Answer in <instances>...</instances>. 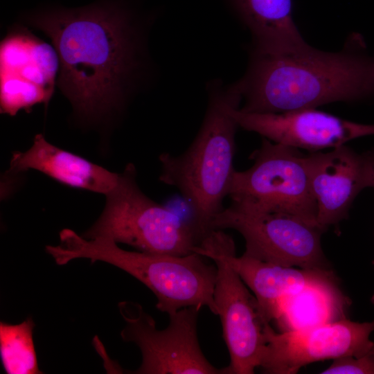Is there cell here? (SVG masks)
<instances>
[{
	"instance_id": "6da1fadb",
	"label": "cell",
	"mask_w": 374,
	"mask_h": 374,
	"mask_svg": "<svg viewBox=\"0 0 374 374\" xmlns=\"http://www.w3.org/2000/svg\"><path fill=\"white\" fill-rule=\"evenodd\" d=\"M28 24L51 40L57 85L75 114L98 122L121 112L137 87L145 60L144 30L113 3L30 15Z\"/></svg>"
},
{
	"instance_id": "7a4b0ae2",
	"label": "cell",
	"mask_w": 374,
	"mask_h": 374,
	"mask_svg": "<svg viewBox=\"0 0 374 374\" xmlns=\"http://www.w3.org/2000/svg\"><path fill=\"white\" fill-rule=\"evenodd\" d=\"M230 89L249 113H283L374 96V55L363 37L350 36L338 52L308 45L294 52L254 51L248 69Z\"/></svg>"
},
{
	"instance_id": "3957f363",
	"label": "cell",
	"mask_w": 374,
	"mask_h": 374,
	"mask_svg": "<svg viewBox=\"0 0 374 374\" xmlns=\"http://www.w3.org/2000/svg\"><path fill=\"white\" fill-rule=\"evenodd\" d=\"M210 85L208 103L202 125L182 154L159 155V180L177 188L188 202L191 220L205 238L211 222L224 208L235 169V134L239 127L230 113L241 98L229 87Z\"/></svg>"
},
{
	"instance_id": "277c9868",
	"label": "cell",
	"mask_w": 374,
	"mask_h": 374,
	"mask_svg": "<svg viewBox=\"0 0 374 374\" xmlns=\"http://www.w3.org/2000/svg\"><path fill=\"white\" fill-rule=\"evenodd\" d=\"M59 236L57 245L46 247L58 265L78 258L105 262L143 283L157 297V308L168 315L189 306H206L218 314L213 298L217 267L201 254L178 256L126 251L111 238L87 239L69 229H62Z\"/></svg>"
},
{
	"instance_id": "5b68a950",
	"label": "cell",
	"mask_w": 374,
	"mask_h": 374,
	"mask_svg": "<svg viewBox=\"0 0 374 374\" xmlns=\"http://www.w3.org/2000/svg\"><path fill=\"white\" fill-rule=\"evenodd\" d=\"M96 222L82 234L87 239L105 237L138 251L183 256L194 253L204 240L191 219L180 215L148 197L128 163Z\"/></svg>"
},
{
	"instance_id": "8992f818",
	"label": "cell",
	"mask_w": 374,
	"mask_h": 374,
	"mask_svg": "<svg viewBox=\"0 0 374 374\" xmlns=\"http://www.w3.org/2000/svg\"><path fill=\"white\" fill-rule=\"evenodd\" d=\"M306 156L298 148L263 137L250 156L253 165L233 172L228 195L231 204L248 211L293 215L319 226Z\"/></svg>"
},
{
	"instance_id": "52a82bcc",
	"label": "cell",
	"mask_w": 374,
	"mask_h": 374,
	"mask_svg": "<svg viewBox=\"0 0 374 374\" xmlns=\"http://www.w3.org/2000/svg\"><path fill=\"white\" fill-rule=\"evenodd\" d=\"M119 312L125 322L121 337L134 343L142 355L136 374H224L203 354L197 337L200 308L189 306L168 315L169 323L158 330L154 318L138 303L122 301Z\"/></svg>"
},
{
	"instance_id": "ba28073f",
	"label": "cell",
	"mask_w": 374,
	"mask_h": 374,
	"mask_svg": "<svg viewBox=\"0 0 374 374\" xmlns=\"http://www.w3.org/2000/svg\"><path fill=\"white\" fill-rule=\"evenodd\" d=\"M212 230L233 229L245 240L244 254L283 266L329 269L321 247L325 231L290 214L248 211L233 204L211 222Z\"/></svg>"
},
{
	"instance_id": "9c48e42d",
	"label": "cell",
	"mask_w": 374,
	"mask_h": 374,
	"mask_svg": "<svg viewBox=\"0 0 374 374\" xmlns=\"http://www.w3.org/2000/svg\"><path fill=\"white\" fill-rule=\"evenodd\" d=\"M217 267L213 298L220 317L230 363L224 374H253L259 368L265 351L263 318L256 296L250 294L238 272L224 258L215 230H212L194 250Z\"/></svg>"
},
{
	"instance_id": "30bf717a",
	"label": "cell",
	"mask_w": 374,
	"mask_h": 374,
	"mask_svg": "<svg viewBox=\"0 0 374 374\" xmlns=\"http://www.w3.org/2000/svg\"><path fill=\"white\" fill-rule=\"evenodd\" d=\"M374 320L347 318L305 328L276 332L267 324L266 346L259 368L269 374H294L303 366L327 359L366 353L374 341Z\"/></svg>"
},
{
	"instance_id": "8fae6325",
	"label": "cell",
	"mask_w": 374,
	"mask_h": 374,
	"mask_svg": "<svg viewBox=\"0 0 374 374\" xmlns=\"http://www.w3.org/2000/svg\"><path fill=\"white\" fill-rule=\"evenodd\" d=\"M60 70L54 46L23 26H13L0 45L1 113L15 116L33 106L46 107Z\"/></svg>"
},
{
	"instance_id": "7c38bea8",
	"label": "cell",
	"mask_w": 374,
	"mask_h": 374,
	"mask_svg": "<svg viewBox=\"0 0 374 374\" xmlns=\"http://www.w3.org/2000/svg\"><path fill=\"white\" fill-rule=\"evenodd\" d=\"M230 113L245 130L310 152L332 149L355 139L374 135V124L350 121L316 108L283 113H249L234 105Z\"/></svg>"
},
{
	"instance_id": "4fadbf2b",
	"label": "cell",
	"mask_w": 374,
	"mask_h": 374,
	"mask_svg": "<svg viewBox=\"0 0 374 374\" xmlns=\"http://www.w3.org/2000/svg\"><path fill=\"white\" fill-rule=\"evenodd\" d=\"M306 157L317 222L326 231L346 219L357 196L371 188L367 153L344 145L328 152H311Z\"/></svg>"
},
{
	"instance_id": "5bb4252c",
	"label": "cell",
	"mask_w": 374,
	"mask_h": 374,
	"mask_svg": "<svg viewBox=\"0 0 374 374\" xmlns=\"http://www.w3.org/2000/svg\"><path fill=\"white\" fill-rule=\"evenodd\" d=\"M221 251L230 265L253 292L264 319L275 318L282 301L307 288L336 280L330 269H308L283 266L242 254L236 256L231 236L215 230Z\"/></svg>"
},
{
	"instance_id": "9a60e30c",
	"label": "cell",
	"mask_w": 374,
	"mask_h": 374,
	"mask_svg": "<svg viewBox=\"0 0 374 374\" xmlns=\"http://www.w3.org/2000/svg\"><path fill=\"white\" fill-rule=\"evenodd\" d=\"M39 171L66 185L107 195L116 185L119 174L47 141L43 134L35 136L26 151L12 154L10 170Z\"/></svg>"
},
{
	"instance_id": "2e32d148",
	"label": "cell",
	"mask_w": 374,
	"mask_h": 374,
	"mask_svg": "<svg viewBox=\"0 0 374 374\" xmlns=\"http://www.w3.org/2000/svg\"><path fill=\"white\" fill-rule=\"evenodd\" d=\"M231 1L251 34L254 51L286 53L308 46L293 19V0Z\"/></svg>"
},
{
	"instance_id": "e0dca14e",
	"label": "cell",
	"mask_w": 374,
	"mask_h": 374,
	"mask_svg": "<svg viewBox=\"0 0 374 374\" xmlns=\"http://www.w3.org/2000/svg\"><path fill=\"white\" fill-rule=\"evenodd\" d=\"M348 305L335 280L286 298L273 321L280 332L305 328L346 319Z\"/></svg>"
},
{
	"instance_id": "ac0fdd59",
	"label": "cell",
	"mask_w": 374,
	"mask_h": 374,
	"mask_svg": "<svg viewBox=\"0 0 374 374\" xmlns=\"http://www.w3.org/2000/svg\"><path fill=\"white\" fill-rule=\"evenodd\" d=\"M34 327L30 317L15 325L0 322V356L6 373H42L33 339Z\"/></svg>"
},
{
	"instance_id": "d6986e66",
	"label": "cell",
	"mask_w": 374,
	"mask_h": 374,
	"mask_svg": "<svg viewBox=\"0 0 374 374\" xmlns=\"http://www.w3.org/2000/svg\"><path fill=\"white\" fill-rule=\"evenodd\" d=\"M322 374H374V344L364 355L346 356L333 359Z\"/></svg>"
},
{
	"instance_id": "ffe728a7",
	"label": "cell",
	"mask_w": 374,
	"mask_h": 374,
	"mask_svg": "<svg viewBox=\"0 0 374 374\" xmlns=\"http://www.w3.org/2000/svg\"><path fill=\"white\" fill-rule=\"evenodd\" d=\"M369 161L370 175H371V188L374 189V150L366 151ZM374 263V262H373ZM371 303L374 305V293L371 299Z\"/></svg>"
}]
</instances>
